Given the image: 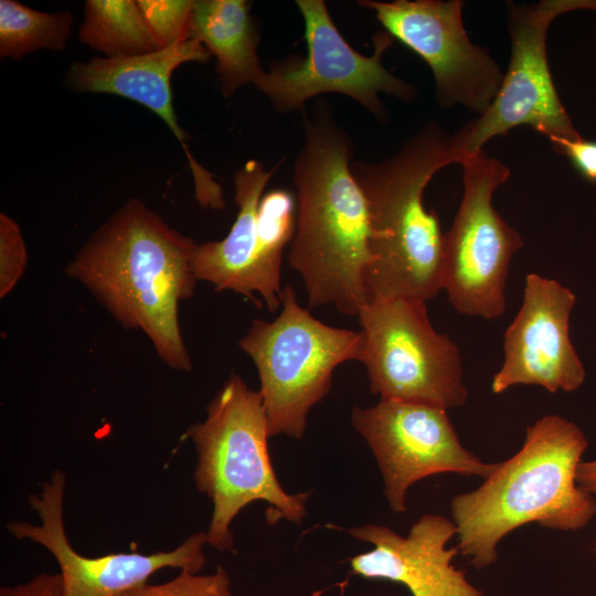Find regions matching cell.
Masks as SVG:
<instances>
[{
  "mask_svg": "<svg viewBox=\"0 0 596 596\" xmlns=\"http://www.w3.org/2000/svg\"><path fill=\"white\" fill-rule=\"evenodd\" d=\"M304 145L294 163L296 228L288 259L301 276L309 308L358 316L368 301L373 263L365 195L350 166L354 146L327 103L304 114Z\"/></svg>",
  "mask_w": 596,
  "mask_h": 596,
  "instance_id": "cell-1",
  "label": "cell"
},
{
  "mask_svg": "<svg viewBox=\"0 0 596 596\" xmlns=\"http://www.w3.org/2000/svg\"><path fill=\"white\" fill-rule=\"evenodd\" d=\"M196 247L139 199H130L92 234L65 274L120 326L141 330L170 369L189 372L178 308L195 289Z\"/></svg>",
  "mask_w": 596,
  "mask_h": 596,
  "instance_id": "cell-2",
  "label": "cell"
},
{
  "mask_svg": "<svg viewBox=\"0 0 596 596\" xmlns=\"http://www.w3.org/2000/svg\"><path fill=\"white\" fill-rule=\"evenodd\" d=\"M588 441L582 429L558 415L526 428L521 449L476 490L450 501L459 554L476 568L497 562L498 543L528 524L561 531L583 529L596 514V499L576 481Z\"/></svg>",
  "mask_w": 596,
  "mask_h": 596,
  "instance_id": "cell-3",
  "label": "cell"
},
{
  "mask_svg": "<svg viewBox=\"0 0 596 596\" xmlns=\"http://www.w3.org/2000/svg\"><path fill=\"white\" fill-rule=\"evenodd\" d=\"M455 163L450 136L435 121L384 161L351 162L370 215L373 263L365 278L368 301L396 297L427 301L443 290L445 234L436 212L425 207L423 194L437 171Z\"/></svg>",
  "mask_w": 596,
  "mask_h": 596,
  "instance_id": "cell-4",
  "label": "cell"
},
{
  "mask_svg": "<svg viewBox=\"0 0 596 596\" xmlns=\"http://www.w3.org/2000/svg\"><path fill=\"white\" fill-rule=\"evenodd\" d=\"M198 455L194 481L213 503L207 543L217 551L234 549L231 523L255 501L269 507L266 520L299 524L307 514L309 492H286L268 451V419L259 391L232 374L206 407V418L189 427Z\"/></svg>",
  "mask_w": 596,
  "mask_h": 596,
  "instance_id": "cell-5",
  "label": "cell"
},
{
  "mask_svg": "<svg viewBox=\"0 0 596 596\" xmlns=\"http://www.w3.org/2000/svg\"><path fill=\"white\" fill-rule=\"evenodd\" d=\"M280 302L279 316L254 319L238 345L256 365L269 435L300 439L309 411L330 392L337 366L360 361L363 334L312 317L291 285L283 288Z\"/></svg>",
  "mask_w": 596,
  "mask_h": 596,
  "instance_id": "cell-6",
  "label": "cell"
},
{
  "mask_svg": "<svg viewBox=\"0 0 596 596\" xmlns=\"http://www.w3.org/2000/svg\"><path fill=\"white\" fill-rule=\"evenodd\" d=\"M425 302L407 297L366 301L358 312L363 334L360 361L371 392L381 398L446 411L460 407L468 391L459 349L433 328Z\"/></svg>",
  "mask_w": 596,
  "mask_h": 596,
  "instance_id": "cell-7",
  "label": "cell"
},
{
  "mask_svg": "<svg viewBox=\"0 0 596 596\" xmlns=\"http://www.w3.org/2000/svg\"><path fill=\"white\" fill-rule=\"evenodd\" d=\"M511 55L501 86L489 107L450 136L457 164L518 126H530L553 139H578L554 86L546 55L551 23L574 10L596 11V0H541L508 3Z\"/></svg>",
  "mask_w": 596,
  "mask_h": 596,
  "instance_id": "cell-8",
  "label": "cell"
},
{
  "mask_svg": "<svg viewBox=\"0 0 596 596\" xmlns=\"http://www.w3.org/2000/svg\"><path fill=\"white\" fill-rule=\"evenodd\" d=\"M304 19L307 55L287 57L265 70L255 87L279 113L302 110L309 99L328 93L345 95L376 119L385 120L380 98L385 93L412 102L416 87L389 72L382 64L394 38L384 31L373 35V53L355 51L341 35L322 0H297Z\"/></svg>",
  "mask_w": 596,
  "mask_h": 596,
  "instance_id": "cell-9",
  "label": "cell"
},
{
  "mask_svg": "<svg viewBox=\"0 0 596 596\" xmlns=\"http://www.w3.org/2000/svg\"><path fill=\"white\" fill-rule=\"evenodd\" d=\"M460 166L464 195L444 236L441 285L457 312L494 319L505 309L510 263L523 245L521 235L492 205V195L510 170L485 151L467 157Z\"/></svg>",
  "mask_w": 596,
  "mask_h": 596,
  "instance_id": "cell-10",
  "label": "cell"
},
{
  "mask_svg": "<svg viewBox=\"0 0 596 596\" xmlns=\"http://www.w3.org/2000/svg\"><path fill=\"white\" fill-rule=\"evenodd\" d=\"M276 168L266 170L252 159L235 172L236 220L223 240L198 244L192 258L198 280L212 284L216 291L237 292L260 307L258 294L270 312L281 307V258L295 234L297 210L287 190L263 195Z\"/></svg>",
  "mask_w": 596,
  "mask_h": 596,
  "instance_id": "cell-11",
  "label": "cell"
},
{
  "mask_svg": "<svg viewBox=\"0 0 596 596\" xmlns=\"http://www.w3.org/2000/svg\"><path fill=\"white\" fill-rule=\"evenodd\" d=\"M353 427L373 451L392 511H406V492L421 479L444 472L489 477L497 464L467 450L447 411L424 404L380 398L371 407H354Z\"/></svg>",
  "mask_w": 596,
  "mask_h": 596,
  "instance_id": "cell-12",
  "label": "cell"
},
{
  "mask_svg": "<svg viewBox=\"0 0 596 596\" xmlns=\"http://www.w3.org/2000/svg\"><path fill=\"white\" fill-rule=\"evenodd\" d=\"M394 39L432 70L441 107L461 105L481 115L496 97L503 74L489 51L473 44L462 23L461 0H361Z\"/></svg>",
  "mask_w": 596,
  "mask_h": 596,
  "instance_id": "cell-13",
  "label": "cell"
},
{
  "mask_svg": "<svg viewBox=\"0 0 596 596\" xmlns=\"http://www.w3.org/2000/svg\"><path fill=\"white\" fill-rule=\"evenodd\" d=\"M65 475L54 470L40 493L29 497L31 509L41 523L13 520L8 531L17 540H30L44 546L56 560L63 579V596H120L148 583L161 568L200 573L205 565L206 532L188 536L172 551L151 554L110 553L87 557L71 545L63 522Z\"/></svg>",
  "mask_w": 596,
  "mask_h": 596,
  "instance_id": "cell-14",
  "label": "cell"
},
{
  "mask_svg": "<svg viewBox=\"0 0 596 596\" xmlns=\"http://www.w3.org/2000/svg\"><path fill=\"white\" fill-rule=\"evenodd\" d=\"M575 301L558 281L526 275L521 308L504 332V361L493 375V393L514 385L572 392L583 384L585 369L568 334Z\"/></svg>",
  "mask_w": 596,
  "mask_h": 596,
  "instance_id": "cell-15",
  "label": "cell"
},
{
  "mask_svg": "<svg viewBox=\"0 0 596 596\" xmlns=\"http://www.w3.org/2000/svg\"><path fill=\"white\" fill-rule=\"evenodd\" d=\"M211 56L201 42L190 39L142 55L75 62L65 75V84L76 93L117 95L158 115L185 153L199 204L204 209L222 210L226 204L222 187L193 158L187 143L189 136L178 124L171 91V77L179 66L189 62L204 63Z\"/></svg>",
  "mask_w": 596,
  "mask_h": 596,
  "instance_id": "cell-16",
  "label": "cell"
},
{
  "mask_svg": "<svg viewBox=\"0 0 596 596\" xmlns=\"http://www.w3.org/2000/svg\"><path fill=\"white\" fill-rule=\"evenodd\" d=\"M347 532L373 545L369 552L349 560L354 575L402 584L412 596L483 595L453 565L459 550L446 545L457 535V528L444 515L424 514L406 536L379 524L351 528Z\"/></svg>",
  "mask_w": 596,
  "mask_h": 596,
  "instance_id": "cell-17",
  "label": "cell"
},
{
  "mask_svg": "<svg viewBox=\"0 0 596 596\" xmlns=\"http://www.w3.org/2000/svg\"><path fill=\"white\" fill-rule=\"evenodd\" d=\"M245 0H195L190 39L201 42L216 58L222 94L259 81L264 73L257 55L259 33Z\"/></svg>",
  "mask_w": 596,
  "mask_h": 596,
  "instance_id": "cell-18",
  "label": "cell"
},
{
  "mask_svg": "<svg viewBox=\"0 0 596 596\" xmlns=\"http://www.w3.org/2000/svg\"><path fill=\"white\" fill-rule=\"evenodd\" d=\"M85 45L121 58L156 51L137 0H87L78 31Z\"/></svg>",
  "mask_w": 596,
  "mask_h": 596,
  "instance_id": "cell-19",
  "label": "cell"
},
{
  "mask_svg": "<svg viewBox=\"0 0 596 596\" xmlns=\"http://www.w3.org/2000/svg\"><path fill=\"white\" fill-rule=\"evenodd\" d=\"M72 23L70 11L49 13L15 0H1L0 56L20 60L39 50H63Z\"/></svg>",
  "mask_w": 596,
  "mask_h": 596,
  "instance_id": "cell-20",
  "label": "cell"
},
{
  "mask_svg": "<svg viewBox=\"0 0 596 596\" xmlns=\"http://www.w3.org/2000/svg\"><path fill=\"white\" fill-rule=\"evenodd\" d=\"M156 51L190 40L192 0H137Z\"/></svg>",
  "mask_w": 596,
  "mask_h": 596,
  "instance_id": "cell-21",
  "label": "cell"
},
{
  "mask_svg": "<svg viewBox=\"0 0 596 596\" xmlns=\"http://www.w3.org/2000/svg\"><path fill=\"white\" fill-rule=\"evenodd\" d=\"M120 596H234L227 572L219 565L211 574L181 571L161 584H145Z\"/></svg>",
  "mask_w": 596,
  "mask_h": 596,
  "instance_id": "cell-22",
  "label": "cell"
},
{
  "mask_svg": "<svg viewBox=\"0 0 596 596\" xmlns=\"http://www.w3.org/2000/svg\"><path fill=\"white\" fill-rule=\"evenodd\" d=\"M28 252L18 223L0 214V298L7 297L22 278Z\"/></svg>",
  "mask_w": 596,
  "mask_h": 596,
  "instance_id": "cell-23",
  "label": "cell"
},
{
  "mask_svg": "<svg viewBox=\"0 0 596 596\" xmlns=\"http://www.w3.org/2000/svg\"><path fill=\"white\" fill-rule=\"evenodd\" d=\"M554 149L570 158L575 169L589 182L596 183V141L553 139Z\"/></svg>",
  "mask_w": 596,
  "mask_h": 596,
  "instance_id": "cell-24",
  "label": "cell"
},
{
  "mask_svg": "<svg viewBox=\"0 0 596 596\" xmlns=\"http://www.w3.org/2000/svg\"><path fill=\"white\" fill-rule=\"evenodd\" d=\"M0 596H63V579L60 573H41L15 586H2Z\"/></svg>",
  "mask_w": 596,
  "mask_h": 596,
  "instance_id": "cell-25",
  "label": "cell"
},
{
  "mask_svg": "<svg viewBox=\"0 0 596 596\" xmlns=\"http://www.w3.org/2000/svg\"><path fill=\"white\" fill-rule=\"evenodd\" d=\"M576 481L586 491L596 497V459L581 461L576 471Z\"/></svg>",
  "mask_w": 596,
  "mask_h": 596,
  "instance_id": "cell-26",
  "label": "cell"
},
{
  "mask_svg": "<svg viewBox=\"0 0 596 596\" xmlns=\"http://www.w3.org/2000/svg\"><path fill=\"white\" fill-rule=\"evenodd\" d=\"M595 551H596V547H595Z\"/></svg>",
  "mask_w": 596,
  "mask_h": 596,
  "instance_id": "cell-27",
  "label": "cell"
}]
</instances>
